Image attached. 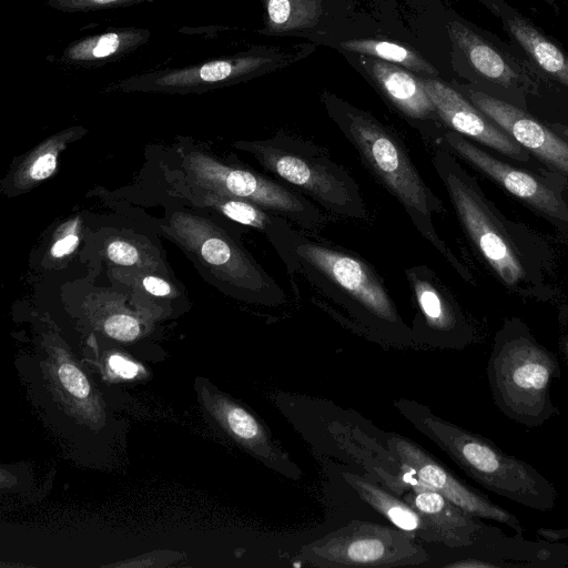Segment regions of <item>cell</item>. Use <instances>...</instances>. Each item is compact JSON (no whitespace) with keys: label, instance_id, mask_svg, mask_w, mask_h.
<instances>
[{"label":"cell","instance_id":"obj_29","mask_svg":"<svg viewBox=\"0 0 568 568\" xmlns=\"http://www.w3.org/2000/svg\"><path fill=\"white\" fill-rule=\"evenodd\" d=\"M106 334L119 341H132L140 333L139 322L126 314L110 316L104 323Z\"/></svg>","mask_w":568,"mask_h":568},{"label":"cell","instance_id":"obj_14","mask_svg":"<svg viewBox=\"0 0 568 568\" xmlns=\"http://www.w3.org/2000/svg\"><path fill=\"white\" fill-rule=\"evenodd\" d=\"M168 192L197 207L211 209L219 215L233 222L262 232L273 245L280 257L285 254L293 224L285 217L270 212L246 200L226 195L200 185L183 173L166 179Z\"/></svg>","mask_w":568,"mask_h":568},{"label":"cell","instance_id":"obj_24","mask_svg":"<svg viewBox=\"0 0 568 568\" xmlns=\"http://www.w3.org/2000/svg\"><path fill=\"white\" fill-rule=\"evenodd\" d=\"M85 133L84 128L72 126L43 140L12 168L4 182L7 193L28 192L49 179L57 170L60 153Z\"/></svg>","mask_w":568,"mask_h":568},{"label":"cell","instance_id":"obj_13","mask_svg":"<svg viewBox=\"0 0 568 568\" xmlns=\"http://www.w3.org/2000/svg\"><path fill=\"white\" fill-rule=\"evenodd\" d=\"M442 142L514 196L547 216L568 222V205L539 178L496 159L455 131L444 133Z\"/></svg>","mask_w":568,"mask_h":568},{"label":"cell","instance_id":"obj_16","mask_svg":"<svg viewBox=\"0 0 568 568\" xmlns=\"http://www.w3.org/2000/svg\"><path fill=\"white\" fill-rule=\"evenodd\" d=\"M479 547V555L462 558L444 567H520V568H558L568 565V545L546 539L530 541L523 534L505 535L495 526L487 525L473 544Z\"/></svg>","mask_w":568,"mask_h":568},{"label":"cell","instance_id":"obj_20","mask_svg":"<svg viewBox=\"0 0 568 568\" xmlns=\"http://www.w3.org/2000/svg\"><path fill=\"white\" fill-rule=\"evenodd\" d=\"M402 498L426 519L439 545L450 549L473 545L487 527L481 518L469 515L438 491L424 486L413 471Z\"/></svg>","mask_w":568,"mask_h":568},{"label":"cell","instance_id":"obj_34","mask_svg":"<svg viewBox=\"0 0 568 568\" xmlns=\"http://www.w3.org/2000/svg\"><path fill=\"white\" fill-rule=\"evenodd\" d=\"M537 535L548 541L559 542L560 540L568 538V528L567 529L540 528L537 530Z\"/></svg>","mask_w":568,"mask_h":568},{"label":"cell","instance_id":"obj_25","mask_svg":"<svg viewBox=\"0 0 568 568\" xmlns=\"http://www.w3.org/2000/svg\"><path fill=\"white\" fill-rule=\"evenodd\" d=\"M268 33H284L311 28L323 12L322 0H263Z\"/></svg>","mask_w":568,"mask_h":568},{"label":"cell","instance_id":"obj_30","mask_svg":"<svg viewBox=\"0 0 568 568\" xmlns=\"http://www.w3.org/2000/svg\"><path fill=\"white\" fill-rule=\"evenodd\" d=\"M59 378L73 396L84 398L89 395V383L75 366L68 363L62 364L59 368Z\"/></svg>","mask_w":568,"mask_h":568},{"label":"cell","instance_id":"obj_27","mask_svg":"<svg viewBox=\"0 0 568 568\" xmlns=\"http://www.w3.org/2000/svg\"><path fill=\"white\" fill-rule=\"evenodd\" d=\"M154 0H48L47 4L61 12H89L131 7Z\"/></svg>","mask_w":568,"mask_h":568},{"label":"cell","instance_id":"obj_15","mask_svg":"<svg viewBox=\"0 0 568 568\" xmlns=\"http://www.w3.org/2000/svg\"><path fill=\"white\" fill-rule=\"evenodd\" d=\"M442 122L464 136L471 138L516 161L529 160V151L475 106L460 92L435 78H422Z\"/></svg>","mask_w":568,"mask_h":568},{"label":"cell","instance_id":"obj_3","mask_svg":"<svg viewBox=\"0 0 568 568\" xmlns=\"http://www.w3.org/2000/svg\"><path fill=\"white\" fill-rule=\"evenodd\" d=\"M282 261L292 276L304 277L365 324L408 332L383 281L356 254L294 230Z\"/></svg>","mask_w":568,"mask_h":568},{"label":"cell","instance_id":"obj_5","mask_svg":"<svg viewBox=\"0 0 568 568\" xmlns=\"http://www.w3.org/2000/svg\"><path fill=\"white\" fill-rule=\"evenodd\" d=\"M234 148L251 154L266 171L331 213L358 221L368 219L359 185L324 148L280 133L266 140L239 141Z\"/></svg>","mask_w":568,"mask_h":568},{"label":"cell","instance_id":"obj_23","mask_svg":"<svg viewBox=\"0 0 568 568\" xmlns=\"http://www.w3.org/2000/svg\"><path fill=\"white\" fill-rule=\"evenodd\" d=\"M342 476L361 499L388 519L395 527L414 534L423 541L439 544L436 532L426 519L402 497L364 476L349 471H344Z\"/></svg>","mask_w":568,"mask_h":568},{"label":"cell","instance_id":"obj_17","mask_svg":"<svg viewBox=\"0 0 568 568\" xmlns=\"http://www.w3.org/2000/svg\"><path fill=\"white\" fill-rule=\"evenodd\" d=\"M466 95L521 146L568 175V142L557 132L541 124L521 108L483 91L467 89Z\"/></svg>","mask_w":568,"mask_h":568},{"label":"cell","instance_id":"obj_11","mask_svg":"<svg viewBox=\"0 0 568 568\" xmlns=\"http://www.w3.org/2000/svg\"><path fill=\"white\" fill-rule=\"evenodd\" d=\"M448 32L474 77L493 92L509 98L511 104H515V98L537 93L541 83L515 47L509 48L496 39L490 40L456 20L449 22Z\"/></svg>","mask_w":568,"mask_h":568},{"label":"cell","instance_id":"obj_31","mask_svg":"<svg viewBox=\"0 0 568 568\" xmlns=\"http://www.w3.org/2000/svg\"><path fill=\"white\" fill-rule=\"evenodd\" d=\"M106 256L114 264L123 266L135 265L140 261L138 248L120 239L113 240L106 245Z\"/></svg>","mask_w":568,"mask_h":568},{"label":"cell","instance_id":"obj_4","mask_svg":"<svg viewBox=\"0 0 568 568\" xmlns=\"http://www.w3.org/2000/svg\"><path fill=\"white\" fill-rule=\"evenodd\" d=\"M561 375L556 355L518 322H507L493 345L487 378L497 408L509 419L539 427L559 415L551 384Z\"/></svg>","mask_w":568,"mask_h":568},{"label":"cell","instance_id":"obj_32","mask_svg":"<svg viewBox=\"0 0 568 568\" xmlns=\"http://www.w3.org/2000/svg\"><path fill=\"white\" fill-rule=\"evenodd\" d=\"M142 285L146 292L154 296H168L172 292L171 285L165 280L154 275L144 276Z\"/></svg>","mask_w":568,"mask_h":568},{"label":"cell","instance_id":"obj_26","mask_svg":"<svg viewBox=\"0 0 568 568\" xmlns=\"http://www.w3.org/2000/svg\"><path fill=\"white\" fill-rule=\"evenodd\" d=\"M341 47L354 53L399 64L430 78L438 75L437 70L428 61L405 44L377 39H353L342 42Z\"/></svg>","mask_w":568,"mask_h":568},{"label":"cell","instance_id":"obj_9","mask_svg":"<svg viewBox=\"0 0 568 568\" xmlns=\"http://www.w3.org/2000/svg\"><path fill=\"white\" fill-rule=\"evenodd\" d=\"M180 168L189 180L255 203L306 232L326 225V216L305 196L257 172L227 164L200 150H181Z\"/></svg>","mask_w":568,"mask_h":568},{"label":"cell","instance_id":"obj_6","mask_svg":"<svg viewBox=\"0 0 568 568\" xmlns=\"http://www.w3.org/2000/svg\"><path fill=\"white\" fill-rule=\"evenodd\" d=\"M161 227L226 293L264 305L286 301L281 285L241 243L210 220L176 212Z\"/></svg>","mask_w":568,"mask_h":568},{"label":"cell","instance_id":"obj_21","mask_svg":"<svg viewBox=\"0 0 568 568\" xmlns=\"http://www.w3.org/2000/svg\"><path fill=\"white\" fill-rule=\"evenodd\" d=\"M363 64L388 101L408 120L424 123L440 120L420 78L371 57Z\"/></svg>","mask_w":568,"mask_h":568},{"label":"cell","instance_id":"obj_10","mask_svg":"<svg viewBox=\"0 0 568 568\" xmlns=\"http://www.w3.org/2000/svg\"><path fill=\"white\" fill-rule=\"evenodd\" d=\"M275 59L267 52L251 51L181 68L132 75L105 88V92L166 94L203 93L248 80L266 71Z\"/></svg>","mask_w":568,"mask_h":568},{"label":"cell","instance_id":"obj_7","mask_svg":"<svg viewBox=\"0 0 568 568\" xmlns=\"http://www.w3.org/2000/svg\"><path fill=\"white\" fill-rule=\"evenodd\" d=\"M463 227L480 254L509 286L526 280V268L506 229L484 197L476 181L439 142L432 156Z\"/></svg>","mask_w":568,"mask_h":568},{"label":"cell","instance_id":"obj_12","mask_svg":"<svg viewBox=\"0 0 568 568\" xmlns=\"http://www.w3.org/2000/svg\"><path fill=\"white\" fill-rule=\"evenodd\" d=\"M386 447L398 463L412 469L424 486L438 491L469 515L506 525L517 534L525 532V527L513 513L466 485L416 443L395 434L387 437Z\"/></svg>","mask_w":568,"mask_h":568},{"label":"cell","instance_id":"obj_35","mask_svg":"<svg viewBox=\"0 0 568 568\" xmlns=\"http://www.w3.org/2000/svg\"><path fill=\"white\" fill-rule=\"evenodd\" d=\"M551 129L555 130L560 136L568 142V126L559 123L551 124Z\"/></svg>","mask_w":568,"mask_h":568},{"label":"cell","instance_id":"obj_36","mask_svg":"<svg viewBox=\"0 0 568 568\" xmlns=\"http://www.w3.org/2000/svg\"><path fill=\"white\" fill-rule=\"evenodd\" d=\"M564 351H565L566 361L568 363V339L565 343Z\"/></svg>","mask_w":568,"mask_h":568},{"label":"cell","instance_id":"obj_1","mask_svg":"<svg viewBox=\"0 0 568 568\" xmlns=\"http://www.w3.org/2000/svg\"><path fill=\"white\" fill-rule=\"evenodd\" d=\"M328 110L365 166L400 203L416 230L467 278V270L435 230L433 217L442 212L443 204L426 185L403 141L374 116L348 104H331Z\"/></svg>","mask_w":568,"mask_h":568},{"label":"cell","instance_id":"obj_2","mask_svg":"<svg viewBox=\"0 0 568 568\" xmlns=\"http://www.w3.org/2000/svg\"><path fill=\"white\" fill-rule=\"evenodd\" d=\"M395 405L416 429L486 489L531 509L549 511L555 508L558 494L554 484L526 462L415 402L400 399Z\"/></svg>","mask_w":568,"mask_h":568},{"label":"cell","instance_id":"obj_22","mask_svg":"<svg viewBox=\"0 0 568 568\" xmlns=\"http://www.w3.org/2000/svg\"><path fill=\"white\" fill-rule=\"evenodd\" d=\"M148 29L122 27L78 39L69 43L61 54V62L71 67L102 65L133 52L149 41Z\"/></svg>","mask_w":568,"mask_h":568},{"label":"cell","instance_id":"obj_8","mask_svg":"<svg viewBox=\"0 0 568 568\" xmlns=\"http://www.w3.org/2000/svg\"><path fill=\"white\" fill-rule=\"evenodd\" d=\"M296 559L321 568H377L422 565L429 561V555L412 532L372 521L351 520L301 546Z\"/></svg>","mask_w":568,"mask_h":568},{"label":"cell","instance_id":"obj_18","mask_svg":"<svg viewBox=\"0 0 568 568\" xmlns=\"http://www.w3.org/2000/svg\"><path fill=\"white\" fill-rule=\"evenodd\" d=\"M490 8L540 83L568 92V53L505 1L490 0Z\"/></svg>","mask_w":568,"mask_h":568},{"label":"cell","instance_id":"obj_28","mask_svg":"<svg viewBox=\"0 0 568 568\" xmlns=\"http://www.w3.org/2000/svg\"><path fill=\"white\" fill-rule=\"evenodd\" d=\"M79 221H70L54 237L50 246V255L55 260L64 258L75 251L79 245Z\"/></svg>","mask_w":568,"mask_h":568},{"label":"cell","instance_id":"obj_19","mask_svg":"<svg viewBox=\"0 0 568 568\" xmlns=\"http://www.w3.org/2000/svg\"><path fill=\"white\" fill-rule=\"evenodd\" d=\"M405 275L418 308L419 325L433 334L437 344L464 347L471 334L432 270L425 265L413 266L405 270Z\"/></svg>","mask_w":568,"mask_h":568},{"label":"cell","instance_id":"obj_33","mask_svg":"<svg viewBox=\"0 0 568 568\" xmlns=\"http://www.w3.org/2000/svg\"><path fill=\"white\" fill-rule=\"evenodd\" d=\"M109 364L114 372L125 378H132L138 373V366L135 364L118 355L111 356Z\"/></svg>","mask_w":568,"mask_h":568}]
</instances>
